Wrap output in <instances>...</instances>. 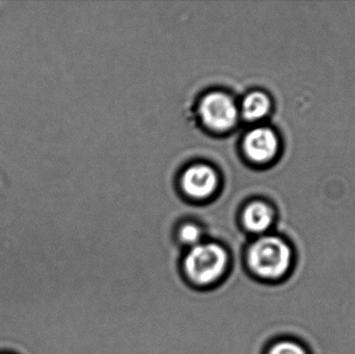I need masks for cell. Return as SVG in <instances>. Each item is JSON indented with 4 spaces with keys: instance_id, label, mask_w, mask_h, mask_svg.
Here are the masks:
<instances>
[{
    "instance_id": "1",
    "label": "cell",
    "mask_w": 355,
    "mask_h": 354,
    "mask_svg": "<svg viewBox=\"0 0 355 354\" xmlns=\"http://www.w3.org/2000/svg\"><path fill=\"white\" fill-rule=\"evenodd\" d=\"M230 267L231 256L218 241H202L186 249L182 258V274L194 288H214L227 278Z\"/></svg>"
},
{
    "instance_id": "2",
    "label": "cell",
    "mask_w": 355,
    "mask_h": 354,
    "mask_svg": "<svg viewBox=\"0 0 355 354\" xmlns=\"http://www.w3.org/2000/svg\"><path fill=\"white\" fill-rule=\"evenodd\" d=\"M245 266L256 280L277 281L285 276L292 263L289 245L277 236H263L246 247Z\"/></svg>"
},
{
    "instance_id": "3",
    "label": "cell",
    "mask_w": 355,
    "mask_h": 354,
    "mask_svg": "<svg viewBox=\"0 0 355 354\" xmlns=\"http://www.w3.org/2000/svg\"><path fill=\"white\" fill-rule=\"evenodd\" d=\"M202 122L215 131H227L235 126L238 109L230 96L223 93H211L202 100L200 105Z\"/></svg>"
},
{
    "instance_id": "4",
    "label": "cell",
    "mask_w": 355,
    "mask_h": 354,
    "mask_svg": "<svg viewBox=\"0 0 355 354\" xmlns=\"http://www.w3.org/2000/svg\"><path fill=\"white\" fill-rule=\"evenodd\" d=\"M218 185L216 172L210 166L198 164L187 168L182 179V186L189 197L206 199Z\"/></svg>"
},
{
    "instance_id": "5",
    "label": "cell",
    "mask_w": 355,
    "mask_h": 354,
    "mask_svg": "<svg viewBox=\"0 0 355 354\" xmlns=\"http://www.w3.org/2000/svg\"><path fill=\"white\" fill-rule=\"evenodd\" d=\"M244 151L254 162L264 163L275 157L279 148L277 135L268 128H256L248 133L243 143Z\"/></svg>"
},
{
    "instance_id": "6",
    "label": "cell",
    "mask_w": 355,
    "mask_h": 354,
    "mask_svg": "<svg viewBox=\"0 0 355 354\" xmlns=\"http://www.w3.org/2000/svg\"><path fill=\"white\" fill-rule=\"evenodd\" d=\"M273 218V210L267 204L252 202L244 209L241 222L248 232L252 234H263L270 228Z\"/></svg>"
},
{
    "instance_id": "7",
    "label": "cell",
    "mask_w": 355,
    "mask_h": 354,
    "mask_svg": "<svg viewBox=\"0 0 355 354\" xmlns=\"http://www.w3.org/2000/svg\"><path fill=\"white\" fill-rule=\"evenodd\" d=\"M270 100L262 91L248 94L242 104V114L248 121H257L268 114Z\"/></svg>"
},
{
    "instance_id": "8",
    "label": "cell",
    "mask_w": 355,
    "mask_h": 354,
    "mask_svg": "<svg viewBox=\"0 0 355 354\" xmlns=\"http://www.w3.org/2000/svg\"><path fill=\"white\" fill-rule=\"evenodd\" d=\"M202 229L193 222H186L180 227L177 232V241L184 249H191L202 242Z\"/></svg>"
},
{
    "instance_id": "9",
    "label": "cell",
    "mask_w": 355,
    "mask_h": 354,
    "mask_svg": "<svg viewBox=\"0 0 355 354\" xmlns=\"http://www.w3.org/2000/svg\"><path fill=\"white\" fill-rule=\"evenodd\" d=\"M266 354H306L302 347L291 341H281L269 347Z\"/></svg>"
},
{
    "instance_id": "10",
    "label": "cell",
    "mask_w": 355,
    "mask_h": 354,
    "mask_svg": "<svg viewBox=\"0 0 355 354\" xmlns=\"http://www.w3.org/2000/svg\"><path fill=\"white\" fill-rule=\"evenodd\" d=\"M3 354H8V353H3Z\"/></svg>"
}]
</instances>
